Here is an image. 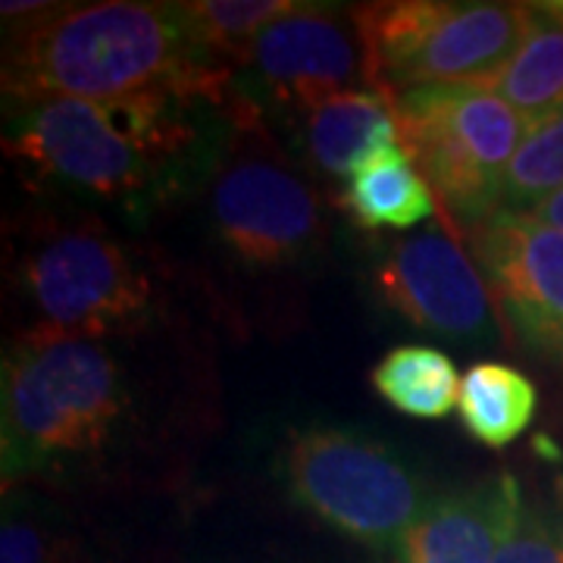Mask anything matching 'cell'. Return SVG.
I'll use <instances>...</instances> for the list:
<instances>
[{
    "instance_id": "cell-5",
    "label": "cell",
    "mask_w": 563,
    "mask_h": 563,
    "mask_svg": "<svg viewBox=\"0 0 563 563\" xmlns=\"http://www.w3.org/2000/svg\"><path fill=\"white\" fill-rule=\"evenodd\" d=\"M285 498L373 551H395L432 501L401 451L351 426H307L276 457Z\"/></svg>"
},
{
    "instance_id": "cell-3",
    "label": "cell",
    "mask_w": 563,
    "mask_h": 563,
    "mask_svg": "<svg viewBox=\"0 0 563 563\" xmlns=\"http://www.w3.org/2000/svg\"><path fill=\"white\" fill-rule=\"evenodd\" d=\"M132 410L120 357L98 339L32 329L0 383V473L13 485L101 457Z\"/></svg>"
},
{
    "instance_id": "cell-8",
    "label": "cell",
    "mask_w": 563,
    "mask_h": 563,
    "mask_svg": "<svg viewBox=\"0 0 563 563\" xmlns=\"http://www.w3.org/2000/svg\"><path fill=\"white\" fill-rule=\"evenodd\" d=\"M20 288L44 332L113 339L154 313V285L129 247L101 225H63L29 244Z\"/></svg>"
},
{
    "instance_id": "cell-7",
    "label": "cell",
    "mask_w": 563,
    "mask_h": 563,
    "mask_svg": "<svg viewBox=\"0 0 563 563\" xmlns=\"http://www.w3.org/2000/svg\"><path fill=\"white\" fill-rule=\"evenodd\" d=\"M235 139L210 181V222L217 242L247 269H288L307 261L322 239L313 188L261 135V110L242 101Z\"/></svg>"
},
{
    "instance_id": "cell-2",
    "label": "cell",
    "mask_w": 563,
    "mask_h": 563,
    "mask_svg": "<svg viewBox=\"0 0 563 563\" xmlns=\"http://www.w3.org/2000/svg\"><path fill=\"white\" fill-rule=\"evenodd\" d=\"M198 107L222 103L176 91L13 103L3 151L35 181L147 213L217 157Z\"/></svg>"
},
{
    "instance_id": "cell-22",
    "label": "cell",
    "mask_w": 563,
    "mask_h": 563,
    "mask_svg": "<svg viewBox=\"0 0 563 563\" xmlns=\"http://www.w3.org/2000/svg\"><path fill=\"white\" fill-rule=\"evenodd\" d=\"M536 220L548 222V225H554V229H561L563 232V191H558L554 198H548V201H542L539 207H532L529 210Z\"/></svg>"
},
{
    "instance_id": "cell-15",
    "label": "cell",
    "mask_w": 563,
    "mask_h": 563,
    "mask_svg": "<svg viewBox=\"0 0 563 563\" xmlns=\"http://www.w3.org/2000/svg\"><path fill=\"white\" fill-rule=\"evenodd\" d=\"M539 388L510 363H473L461 379L457 417L463 432L483 448L501 451L536 420Z\"/></svg>"
},
{
    "instance_id": "cell-13",
    "label": "cell",
    "mask_w": 563,
    "mask_h": 563,
    "mask_svg": "<svg viewBox=\"0 0 563 563\" xmlns=\"http://www.w3.org/2000/svg\"><path fill=\"white\" fill-rule=\"evenodd\" d=\"M301 151L322 179L344 188L361 169L407 147L395 103L376 88L342 91L295 113Z\"/></svg>"
},
{
    "instance_id": "cell-18",
    "label": "cell",
    "mask_w": 563,
    "mask_h": 563,
    "mask_svg": "<svg viewBox=\"0 0 563 563\" xmlns=\"http://www.w3.org/2000/svg\"><path fill=\"white\" fill-rule=\"evenodd\" d=\"M298 3L301 0H191L181 3V10L203 51L235 66L266 25L291 13Z\"/></svg>"
},
{
    "instance_id": "cell-23",
    "label": "cell",
    "mask_w": 563,
    "mask_h": 563,
    "mask_svg": "<svg viewBox=\"0 0 563 563\" xmlns=\"http://www.w3.org/2000/svg\"><path fill=\"white\" fill-rule=\"evenodd\" d=\"M542 7L554 16V20L563 22V0H551V3H542Z\"/></svg>"
},
{
    "instance_id": "cell-14",
    "label": "cell",
    "mask_w": 563,
    "mask_h": 563,
    "mask_svg": "<svg viewBox=\"0 0 563 563\" xmlns=\"http://www.w3.org/2000/svg\"><path fill=\"white\" fill-rule=\"evenodd\" d=\"M339 203L351 220L369 232L417 229L422 222L435 220L439 213L435 191L407 154V147H398L361 169L342 188Z\"/></svg>"
},
{
    "instance_id": "cell-10",
    "label": "cell",
    "mask_w": 563,
    "mask_h": 563,
    "mask_svg": "<svg viewBox=\"0 0 563 563\" xmlns=\"http://www.w3.org/2000/svg\"><path fill=\"white\" fill-rule=\"evenodd\" d=\"M373 288L404 322L429 335L461 344L498 339L492 288L448 217L388 244L373 263Z\"/></svg>"
},
{
    "instance_id": "cell-20",
    "label": "cell",
    "mask_w": 563,
    "mask_h": 563,
    "mask_svg": "<svg viewBox=\"0 0 563 563\" xmlns=\"http://www.w3.org/2000/svg\"><path fill=\"white\" fill-rule=\"evenodd\" d=\"M495 563H563V517L542 504H523Z\"/></svg>"
},
{
    "instance_id": "cell-16",
    "label": "cell",
    "mask_w": 563,
    "mask_h": 563,
    "mask_svg": "<svg viewBox=\"0 0 563 563\" xmlns=\"http://www.w3.org/2000/svg\"><path fill=\"white\" fill-rule=\"evenodd\" d=\"M488 88L510 103L529 129L563 113V22L542 3H532V22L520 51Z\"/></svg>"
},
{
    "instance_id": "cell-12",
    "label": "cell",
    "mask_w": 563,
    "mask_h": 563,
    "mask_svg": "<svg viewBox=\"0 0 563 563\" xmlns=\"http://www.w3.org/2000/svg\"><path fill=\"white\" fill-rule=\"evenodd\" d=\"M523 504V488L510 473L432 495L395 544L391 563H495Z\"/></svg>"
},
{
    "instance_id": "cell-21",
    "label": "cell",
    "mask_w": 563,
    "mask_h": 563,
    "mask_svg": "<svg viewBox=\"0 0 563 563\" xmlns=\"http://www.w3.org/2000/svg\"><path fill=\"white\" fill-rule=\"evenodd\" d=\"M0 563H63V539L20 504L3 507Z\"/></svg>"
},
{
    "instance_id": "cell-19",
    "label": "cell",
    "mask_w": 563,
    "mask_h": 563,
    "mask_svg": "<svg viewBox=\"0 0 563 563\" xmlns=\"http://www.w3.org/2000/svg\"><path fill=\"white\" fill-rule=\"evenodd\" d=\"M558 191H563V113L526 132L504 176L501 210L529 213Z\"/></svg>"
},
{
    "instance_id": "cell-9",
    "label": "cell",
    "mask_w": 563,
    "mask_h": 563,
    "mask_svg": "<svg viewBox=\"0 0 563 563\" xmlns=\"http://www.w3.org/2000/svg\"><path fill=\"white\" fill-rule=\"evenodd\" d=\"M239 66L235 91L261 113L273 107L295 117L332 95L373 88L357 16L325 3H298L266 25Z\"/></svg>"
},
{
    "instance_id": "cell-6",
    "label": "cell",
    "mask_w": 563,
    "mask_h": 563,
    "mask_svg": "<svg viewBox=\"0 0 563 563\" xmlns=\"http://www.w3.org/2000/svg\"><path fill=\"white\" fill-rule=\"evenodd\" d=\"M407 154L466 232L501 210L507 166L529 125L488 85L417 88L391 98Z\"/></svg>"
},
{
    "instance_id": "cell-17",
    "label": "cell",
    "mask_w": 563,
    "mask_h": 563,
    "mask_svg": "<svg viewBox=\"0 0 563 563\" xmlns=\"http://www.w3.org/2000/svg\"><path fill=\"white\" fill-rule=\"evenodd\" d=\"M376 395L410 420H444L461 398L454 361L429 344H398L369 373Z\"/></svg>"
},
{
    "instance_id": "cell-4",
    "label": "cell",
    "mask_w": 563,
    "mask_h": 563,
    "mask_svg": "<svg viewBox=\"0 0 563 563\" xmlns=\"http://www.w3.org/2000/svg\"><path fill=\"white\" fill-rule=\"evenodd\" d=\"M369 85L388 98L417 88L492 85L520 51L532 3L385 0L354 10Z\"/></svg>"
},
{
    "instance_id": "cell-1",
    "label": "cell",
    "mask_w": 563,
    "mask_h": 563,
    "mask_svg": "<svg viewBox=\"0 0 563 563\" xmlns=\"http://www.w3.org/2000/svg\"><path fill=\"white\" fill-rule=\"evenodd\" d=\"M3 47V95L13 103L120 101L176 91L232 107L229 63L203 51L181 3H44L20 16Z\"/></svg>"
},
{
    "instance_id": "cell-11",
    "label": "cell",
    "mask_w": 563,
    "mask_h": 563,
    "mask_svg": "<svg viewBox=\"0 0 563 563\" xmlns=\"http://www.w3.org/2000/svg\"><path fill=\"white\" fill-rule=\"evenodd\" d=\"M495 310L529 354L563 366V232L532 213L498 210L470 229Z\"/></svg>"
}]
</instances>
